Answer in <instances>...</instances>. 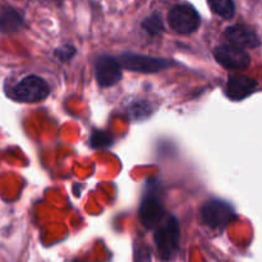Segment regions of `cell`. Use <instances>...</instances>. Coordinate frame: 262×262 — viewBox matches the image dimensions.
Listing matches in <instances>:
<instances>
[{
    "instance_id": "cell-1",
    "label": "cell",
    "mask_w": 262,
    "mask_h": 262,
    "mask_svg": "<svg viewBox=\"0 0 262 262\" xmlns=\"http://www.w3.org/2000/svg\"><path fill=\"white\" fill-rule=\"evenodd\" d=\"M179 223L176 216H169L156 228L155 245L161 260L173 258L179 247Z\"/></svg>"
},
{
    "instance_id": "cell-2",
    "label": "cell",
    "mask_w": 262,
    "mask_h": 262,
    "mask_svg": "<svg viewBox=\"0 0 262 262\" xmlns=\"http://www.w3.org/2000/svg\"><path fill=\"white\" fill-rule=\"evenodd\" d=\"M50 94L48 82L38 76L25 77L12 90V97L22 102H37Z\"/></svg>"
},
{
    "instance_id": "cell-3",
    "label": "cell",
    "mask_w": 262,
    "mask_h": 262,
    "mask_svg": "<svg viewBox=\"0 0 262 262\" xmlns=\"http://www.w3.org/2000/svg\"><path fill=\"white\" fill-rule=\"evenodd\" d=\"M168 23L176 32L188 35L200 27L201 18L191 4H178L169 10Z\"/></svg>"
},
{
    "instance_id": "cell-4",
    "label": "cell",
    "mask_w": 262,
    "mask_h": 262,
    "mask_svg": "<svg viewBox=\"0 0 262 262\" xmlns=\"http://www.w3.org/2000/svg\"><path fill=\"white\" fill-rule=\"evenodd\" d=\"M201 217L212 229H223L235 219V211L228 202L211 200L202 206Z\"/></svg>"
},
{
    "instance_id": "cell-5",
    "label": "cell",
    "mask_w": 262,
    "mask_h": 262,
    "mask_svg": "<svg viewBox=\"0 0 262 262\" xmlns=\"http://www.w3.org/2000/svg\"><path fill=\"white\" fill-rule=\"evenodd\" d=\"M120 66L123 68L132 72H141V73H156L163 69L173 66L170 60L161 58H154L148 55H140V54L124 53L118 58Z\"/></svg>"
},
{
    "instance_id": "cell-6",
    "label": "cell",
    "mask_w": 262,
    "mask_h": 262,
    "mask_svg": "<svg viewBox=\"0 0 262 262\" xmlns=\"http://www.w3.org/2000/svg\"><path fill=\"white\" fill-rule=\"evenodd\" d=\"M165 207L155 191L147 192L142 199L140 207V217L147 229L158 228L164 222Z\"/></svg>"
},
{
    "instance_id": "cell-7",
    "label": "cell",
    "mask_w": 262,
    "mask_h": 262,
    "mask_svg": "<svg viewBox=\"0 0 262 262\" xmlns=\"http://www.w3.org/2000/svg\"><path fill=\"white\" fill-rule=\"evenodd\" d=\"M95 74L101 87L114 86L122 78V66L118 59L110 55H101L95 61Z\"/></svg>"
},
{
    "instance_id": "cell-8",
    "label": "cell",
    "mask_w": 262,
    "mask_h": 262,
    "mask_svg": "<svg viewBox=\"0 0 262 262\" xmlns=\"http://www.w3.org/2000/svg\"><path fill=\"white\" fill-rule=\"evenodd\" d=\"M214 56L217 63L228 69H245L250 66V55L247 51L235 45H220L215 48Z\"/></svg>"
},
{
    "instance_id": "cell-9",
    "label": "cell",
    "mask_w": 262,
    "mask_h": 262,
    "mask_svg": "<svg viewBox=\"0 0 262 262\" xmlns=\"http://www.w3.org/2000/svg\"><path fill=\"white\" fill-rule=\"evenodd\" d=\"M224 35L232 45L238 46V48L252 49L260 45L257 33L246 25L230 26L225 30Z\"/></svg>"
},
{
    "instance_id": "cell-10",
    "label": "cell",
    "mask_w": 262,
    "mask_h": 262,
    "mask_svg": "<svg viewBox=\"0 0 262 262\" xmlns=\"http://www.w3.org/2000/svg\"><path fill=\"white\" fill-rule=\"evenodd\" d=\"M257 86V81L243 74H232L227 83V95L232 100L239 101L251 95Z\"/></svg>"
},
{
    "instance_id": "cell-11",
    "label": "cell",
    "mask_w": 262,
    "mask_h": 262,
    "mask_svg": "<svg viewBox=\"0 0 262 262\" xmlns=\"http://www.w3.org/2000/svg\"><path fill=\"white\" fill-rule=\"evenodd\" d=\"M23 26V17L13 8L4 7L2 10V31L4 33L15 32Z\"/></svg>"
},
{
    "instance_id": "cell-12",
    "label": "cell",
    "mask_w": 262,
    "mask_h": 262,
    "mask_svg": "<svg viewBox=\"0 0 262 262\" xmlns=\"http://www.w3.org/2000/svg\"><path fill=\"white\" fill-rule=\"evenodd\" d=\"M210 9L224 19H230L235 13V5L233 0H207Z\"/></svg>"
},
{
    "instance_id": "cell-13",
    "label": "cell",
    "mask_w": 262,
    "mask_h": 262,
    "mask_svg": "<svg viewBox=\"0 0 262 262\" xmlns=\"http://www.w3.org/2000/svg\"><path fill=\"white\" fill-rule=\"evenodd\" d=\"M142 28L150 36H158L164 31V23L160 15L158 13L148 15L142 22Z\"/></svg>"
},
{
    "instance_id": "cell-14",
    "label": "cell",
    "mask_w": 262,
    "mask_h": 262,
    "mask_svg": "<svg viewBox=\"0 0 262 262\" xmlns=\"http://www.w3.org/2000/svg\"><path fill=\"white\" fill-rule=\"evenodd\" d=\"M128 113H129L132 119H146L152 113V105L150 102L145 101V100L143 101H136L130 105Z\"/></svg>"
},
{
    "instance_id": "cell-15",
    "label": "cell",
    "mask_w": 262,
    "mask_h": 262,
    "mask_svg": "<svg viewBox=\"0 0 262 262\" xmlns=\"http://www.w3.org/2000/svg\"><path fill=\"white\" fill-rule=\"evenodd\" d=\"M91 145L96 148L106 147V146L112 145V138L105 132H95L91 138Z\"/></svg>"
},
{
    "instance_id": "cell-16",
    "label": "cell",
    "mask_w": 262,
    "mask_h": 262,
    "mask_svg": "<svg viewBox=\"0 0 262 262\" xmlns=\"http://www.w3.org/2000/svg\"><path fill=\"white\" fill-rule=\"evenodd\" d=\"M76 54V48L73 45H64L55 51V56L60 61H68Z\"/></svg>"
}]
</instances>
